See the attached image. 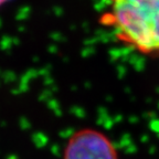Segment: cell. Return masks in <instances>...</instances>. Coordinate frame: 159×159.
Listing matches in <instances>:
<instances>
[{
  "label": "cell",
  "instance_id": "cell-1",
  "mask_svg": "<svg viewBox=\"0 0 159 159\" xmlns=\"http://www.w3.org/2000/svg\"><path fill=\"white\" fill-rule=\"evenodd\" d=\"M98 23L112 30L123 45L159 59V0H107Z\"/></svg>",
  "mask_w": 159,
  "mask_h": 159
},
{
  "label": "cell",
  "instance_id": "cell-2",
  "mask_svg": "<svg viewBox=\"0 0 159 159\" xmlns=\"http://www.w3.org/2000/svg\"><path fill=\"white\" fill-rule=\"evenodd\" d=\"M63 159H119L112 139L95 128H81L67 139Z\"/></svg>",
  "mask_w": 159,
  "mask_h": 159
},
{
  "label": "cell",
  "instance_id": "cell-3",
  "mask_svg": "<svg viewBox=\"0 0 159 159\" xmlns=\"http://www.w3.org/2000/svg\"><path fill=\"white\" fill-rule=\"evenodd\" d=\"M7 1H8V0H0V8L2 7V6L5 5V3L7 2Z\"/></svg>",
  "mask_w": 159,
  "mask_h": 159
}]
</instances>
